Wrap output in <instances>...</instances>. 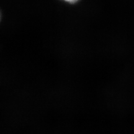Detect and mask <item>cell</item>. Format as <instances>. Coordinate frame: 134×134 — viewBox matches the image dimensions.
Here are the masks:
<instances>
[{
    "mask_svg": "<svg viewBox=\"0 0 134 134\" xmlns=\"http://www.w3.org/2000/svg\"><path fill=\"white\" fill-rule=\"evenodd\" d=\"M63 1H66V2H68V3H76V1H78V0H63Z\"/></svg>",
    "mask_w": 134,
    "mask_h": 134,
    "instance_id": "6da1fadb",
    "label": "cell"
}]
</instances>
